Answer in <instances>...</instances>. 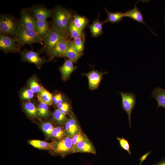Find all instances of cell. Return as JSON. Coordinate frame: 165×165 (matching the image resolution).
<instances>
[{
    "instance_id": "cell-1",
    "label": "cell",
    "mask_w": 165,
    "mask_h": 165,
    "mask_svg": "<svg viewBox=\"0 0 165 165\" xmlns=\"http://www.w3.org/2000/svg\"><path fill=\"white\" fill-rule=\"evenodd\" d=\"M15 36L19 47L36 43L43 44V39L35 30L26 28L20 22Z\"/></svg>"
},
{
    "instance_id": "cell-2",
    "label": "cell",
    "mask_w": 165,
    "mask_h": 165,
    "mask_svg": "<svg viewBox=\"0 0 165 165\" xmlns=\"http://www.w3.org/2000/svg\"><path fill=\"white\" fill-rule=\"evenodd\" d=\"M64 38H68L53 25L48 33L43 39L44 46L42 48V51L50 56L57 43Z\"/></svg>"
},
{
    "instance_id": "cell-3",
    "label": "cell",
    "mask_w": 165,
    "mask_h": 165,
    "mask_svg": "<svg viewBox=\"0 0 165 165\" xmlns=\"http://www.w3.org/2000/svg\"><path fill=\"white\" fill-rule=\"evenodd\" d=\"M19 23L12 16L7 15L0 16V30L2 34L15 35Z\"/></svg>"
},
{
    "instance_id": "cell-4",
    "label": "cell",
    "mask_w": 165,
    "mask_h": 165,
    "mask_svg": "<svg viewBox=\"0 0 165 165\" xmlns=\"http://www.w3.org/2000/svg\"><path fill=\"white\" fill-rule=\"evenodd\" d=\"M119 93L122 98V107L128 116L130 127L131 128V114L137 102L136 95L130 92H119Z\"/></svg>"
},
{
    "instance_id": "cell-5",
    "label": "cell",
    "mask_w": 165,
    "mask_h": 165,
    "mask_svg": "<svg viewBox=\"0 0 165 165\" xmlns=\"http://www.w3.org/2000/svg\"><path fill=\"white\" fill-rule=\"evenodd\" d=\"M72 137L67 135L58 141H55L53 151L59 155H64L73 153Z\"/></svg>"
},
{
    "instance_id": "cell-6",
    "label": "cell",
    "mask_w": 165,
    "mask_h": 165,
    "mask_svg": "<svg viewBox=\"0 0 165 165\" xmlns=\"http://www.w3.org/2000/svg\"><path fill=\"white\" fill-rule=\"evenodd\" d=\"M107 72H99L97 70H93L87 73H83L87 78L89 82V87L90 90L96 89L98 87L104 74H107Z\"/></svg>"
},
{
    "instance_id": "cell-7",
    "label": "cell",
    "mask_w": 165,
    "mask_h": 165,
    "mask_svg": "<svg viewBox=\"0 0 165 165\" xmlns=\"http://www.w3.org/2000/svg\"><path fill=\"white\" fill-rule=\"evenodd\" d=\"M15 39L6 35L1 34L0 49L5 52H16L18 51Z\"/></svg>"
},
{
    "instance_id": "cell-8",
    "label": "cell",
    "mask_w": 165,
    "mask_h": 165,
    "mask_svg": "<svg viewBox=\"0 0 165 165\" xmlns=\"http://www.w3.org/2000/svg\"><path fill=\"white\" fill-rule=\"evenodd\" d=\"M33 17L37 20L45 21L53 16L54 11L41 6H35L30 9Z\"/></svg>"
},
{
    "instance_id": "cell-9",
    "label": "cell",
    "mask_w": 165,
    "mask_h": 165,
    "mask_svg": "<svg viewBox=\"0 0 165 165\" xmlns=\"http://www.w3.org/2000/svg\"><path fill=\"white\" fill-rule=\"evenodd\" d=\"M23 61L32 63L38 68H40L45 61V60L39 56L38 53L33 51L24 50L21 53Z\"/></svg>"
},
{
    "instance_id": "cell-10",
    "label": "cell",
    "mask_w": 165,
    "mask_h": 165,
    "mask_svg": "<svg viewBox=\"0 0 165 165\" xmlns=\"http://www.w3.org/2000/svg\"><path fill=\"white\" fill-rule=\"evenodd\" d=\"M79 152L96 153L94 147L87 138L77 143L74 148L73 153Z\"/></svg>"
},
{
    "instance_id": "cell-11",
    "label": "cell",
    "mask_w": 165,
    "mask_h": 165,
    "mask_svg": "<svg viewBox=\"0 0 165 165\" xmlns=\"http://www.w3.org/2000/svg\"><path fill=\"white\" fill-rule=\"evenodd\" d=\"M82 55L76 51L72 40H68L66 49L61 57H67L73 63H76Z\"/></svg>"
},
{
    "instance_id": "cell-12",
    "label": "cell",
    "mask_w": 165,
    "mask_h": 165,
    "mask_svg": "<svg viewBox=\"0 0 165 165\" xmlns=\"http://www.w3.org/2000/svg\"><path fill=\"white\" fill-rule=\"evenodd\" d=\"M36 20L27 11H22L20 23L26 28L35 30Z\"/></svg>"
},
{
    "instance_id": "cell-13",
    "label": "cell",
    "mask_w": 165,
    "mask_h": 165,
    "mask_svg": "<svg viewBox=\"0 0 165 165\" xmlns=\"http://www.w3.org/2000/svg\"><path fill=\"white\" fill-rule=\"evenodd\" d=\"M136 5V4H135L134 7L133 9L127 10L125 13H124L125 17H129L139 23L145 25L153 33L156 35L146 24L144 20L142 13Z\"/></svg>"
},
{
    "instance_id": "cell-14",
    "label": "cell",
    "mask_w": 165,
    "mask_h": 165,
    "mask_svg": "<svg viewBox=\"0 0 165 165\" xmlns=\"http://www.w3.org/2000/svg\"><path fill=\"white\" fill-rule=\"evenodd\" d=\"M60 15V18L66 31L69 34L68 28L70 23L72 20L73 15L69 11L61 6L56 8Z\"/></svg>"
},
{
    "instance_id": "cell-15",
    "label": "cell",
    "mask_w": 165,
    "mask_h": 165,
    "mask_svg": "<svg viewBox=\"0 0 165 165\" xmlns=\"http://www.w3.org/2000/svg\"><path fill=\"white\" fill-rule=\"evenodd\" d=\"M65 130L67 135L73 136L80 131V127L75 117L72 116L65 125Z\"/></svg>"
},
{
    "instance_id": "cell-16",
    "label": "cell",
    "mask_w": 165,
    "mask_h": 165,
    "mask_svg": "<svg viewBox=\"0 0 165 165\" xmlns=\"http://www.w3.org/2000/svg\"><path fill=\"white\" fill-rule=\"evenodd\" d=\"M151 97L154 98L157 102L158 110L159 107L165 109V89L157 87L154 89L151 93Z\"/></svg>"
},
{
    "instance_id": "cell-17",
    "label": "cell",
    "mask_w": 165,
    "mask_h": 165,
    "mask_svg": "<svg viewBox=\"0 0 165 165\" xmlns=\"http://www.w3.org/2000/svg\"><path fill=\"white\" fill-rule=\"evenodd\" d=\"M77 68L76 66L74 65L73 62L71 61L68 59H66L60 68L62 79L64 81L67 80Z\"/></svg>"
},
{
    "instance_id": "cell-18",
    "label": "cell",
    "mask_w": 165,
    "mask_h": 165,
    "mask_svg": "<svg viewBox=\"0 0 165 165\" xmlns=\"http://www.w3.org/2000/svg\"><path fill=\"white\" fill-rule=\"evenodd\" d=\"M68 42L67 38H63L58 42L50 55V60L56 57H61L66 49Z\"/></svg>"
},
{
    "instance_id": "cell-19",
    "label": "cell",
    "mask_w": 165,
    "mask_h": 165,
    "mask_svg": "<svg viewBox=\"0 0 165 165\" xmlns=\"http://www.w3.org/2000/svg\"><path fill=\"white\" fill-rule=\"evenodd\" d=\"M104 23V21L101 22L99 20L98 15L97 18L93 21L92 24L89 25L90 31L93 37H97L102 34L103 26Z\"/></svg>"
},
{
    "instance_id": "cell-20",
    "label": "cell",
    "mask_w": 165,
    "mask_h": 165,
    "mask_svg": "<svg viewBox=\"0 0 165 165\" xmlns=\"http://www.w3.org/2000/svg\"><path fill=\"white\" fill-rule=\"evenodd\" d=\"M30 145L39 149L53 151L55 141L49 142L40 140H33L29 141Z\"/></svg>"
},
{
    "instance_id": "cell-21",
    "label": "cell",
    "mask_w": 165,
    "mask_h": 165,
    "mask_svg": "<svg viewBox=\"0 0 165 165\" xmlns=\"http://www.w3.org/2000/svg\"><path fill=\"white\" fill-rule=\"evenodd\" d=\"M49 25L46 20L36 21L35 31L43 39L50 31Z\"/></svg>"
},
{
    "instance_id": "cell-22",
    "label": "cell",
    "mask_w": 165,
    "mask_h": 165,
    "mask_svg": "<svg viewBox=\"0 0 165 165\" xmlns=\"http://www.w3.org/2000/svg\"><path fill=\"white\" fill-rule=\"evenodd\" d=\"M72 21L78 28L82 31L89 22V20L86 17L76 13L73 15Z\"/></svg>"
},
{
    "instance_id": "cell-23",
    "label": "cell",
    "mask_w": 165,
    "mask_h": 165,
    "mask_svg": "<svg viewBox=\"0 0 165 165\" xmlns=\"http://www.w3.org/2000/svg\"><path fill=\"white\" fill-rule=\"evenodd\" d=\"M37 97L38 101L40 103L50 105L53 104L52 94L43 87L38 93Z\"/></svg>"
},
{
    "instance_id": "cell-24",
    "label": "cell",
    "mask_w": 165,
    "mask_h": 165,
    "mask_svg": "<svg viewBox=\"0 0 165 165\" xmlns=\"http://www.w3.org/2000/svg\"><path fill=\"white\" fill-rule=\"evenodd\" d=\"M105 9L107 14V18L104 21L105 23L109 22L112 24L116 23L122 20L124 17V13L120 12H111L105 8Z\"/></svg>"
},
{
    "instance_id": "cell-25",
    "label": "cell",
    "mask_w": 165,
    "mask_h": 165,
    "mask_svg": "<svg viewBox=\"0 0 165 165\" xmlns=\"http://www.w3.org/2000/svg\"><path fill=\"white\" fill-rule=\"evenodd\" d=\"M53 25L58 28L63 35L68 38V33L65 31L61 21L59 13L56 8L53 16Z\"/></svg>"
},
{
    "instance_id": "cell-26",
    "label": "cell",
    "mask_w": 165,
    "mask_h": 165,
    "mask_svg": "<svg viewBox=\"0 0 165 165\" xmlns=\"http://www.w3.org/2000/svg\"><path fill=\"white\" fill-rule=\"evenodd\" d=\"M53 116V119L61 126L65 125L68 120L66 115L58 109L54 111Z\"/></svg>"
},
{
    "instance_id": "cell-27",
    "label": "cell",
    "mask_w": 165,
    "mask_h": 165,
    "mask_svg": "<svg viewBox=\"0 0 165 165\" xmlns=\"http://www.w3.org/2000/svg\"><path fill=\"white\" fill-rule=\"evenodd\" d=\"M85 36H81L73 39V43L76 51L81 55L83 52L84 48Z\"/></svg>"
},
{
    "instance_id": "cell-28",
    "label": "cell",
    "mask_w": 165,
    "mask_h": 165,
    "mask_svg": "<svg viewBox=\"0 0 165 165\" xmlns=\"http://www.w3.org/2000/svg\"><path fill=\"white\" fill-rule=\"evenodd\" d=\"M68 30L73 39L80 37L85 36L84 32L78 28L74 24L72 21L68 26Z\"/></svg>"
},
{
    "instance_id": "cell-29",
    "label": "cell",
    "mask_w": 165,
    "mask_h": 165,
    "mask_svg": "<svg viewBox=\"0 0 165 165\" xmlns=\"http://www.w3.org/2000/svg\"><path fill=\"white\" fill-rule=\"evenodd\" d=\"M48 105L40 103L37 108V115L40 118H46L48 117L50 115Z\"/></svg>"
},
{
    "instance_id": "cell-30",
    "label": "cell",
    "mask_w": 165,
    "mask_h": 165,
    "mask_svg": "<svg viewBox=\"0 0 165 165\" xmlns=\"http://www.w3.org/2000/svg\"><path fill=\"white\" fill-rule=\"evenodd\" d=\"M24 108L26 113L30 117L34 118L37 115V108L32 103L28 102L24 105Z\"/></svg>"
},
{
    "instance_id": "cell-31",
    "label": "cell",
    "mask_w": 165,
    "mask_h": 165,
    "mask_svg": "<svg viewBox=\"0 0 165 165\" xmlns=\"http://www.w3.org/2000/svg\"><path fill=\"white\" fill-rule=\"evenodd\" d=\"M67 133L65 130L60 127H53L52 136L54 138L61 140L65 137Z\"/></svg>"
},
{
    "instance_id": "cell-32",
    "label": "cell",
    "mask_w": 165,
    "mask_h": 165,
    "mask_svg": "<svg viewBox=\"0 0 165 165\" xmlns=\"http://www.w3.org/2000/svg\"><path fill=\"white\" fill-rule=\"evenodd\" d=\"M28 85L30 89L34 93H38L42 89L39 84L35 77L31 78L28 82Z\"/></svg>"
},
{
    "instance_id": "cell-33",
    "label": "cell",
    "mask_w": 165,
    "mask_h": 165,
    "mask_svg": "<svg viewBox=\"0 0 165 165\" xmlns=\"http://www.w3.org/2000/svg\"><path fill=\"white\" fill-rule=\"evenodd\" d=\"M87 138V137L85 134L81 131L72 137V145L73 153V149L76 144L78 142Z\"/></svg>"
},
{
    "instance_id": "cell-34",
    "label": "cell",
    "mask_w": 165,
    "mask_h": 165,
    "mask_svg": "<svg viewBox=\"0 0 165 165\" xmlns=\"http://www.w3.org/2000/svg\"><path fill=\"white\" fill-rule=\"evenodd\" d=\"M117 139L119 141V145L123 149L127 152L129 155H131L130 150V145L128 141L123 137L122 138L117 137Z\"/></svg>"
},
{
    "instance_id": "cell-35",
    "label": "cell",
    "mask_w": 165,
    "mask_h": 165,
    "mask_svg": "<svg viewBox=\"0 0 165 165\" xmlns=\"http://www.w3.org/2000/svg\"><path fill=\"white\" fill-rule=\"evenodd\" d=\"M42 131L48 137L52 136V132L53 128L52 124L49 122L42 123L41 126Z\"/></svg>"
},
{
    "instance_id": "cell-36",
    "label": "cell",
    "mask_w": 165,
    "mask_h": 165,
    "mask_svg": "<svg viewBox=\"0 0 165 165\" xmlns=\"http://www.w3.org/2000/svg\"><path fill=\"white\" fill-rule=\"evenodd\" d=\"M58 109L63 113L66 114H70V105L67 102H64L57 105Z\"/></svg>"
},
{
    "instance_id": "cell-37",
    "label": "cell",
    "mask_w": 165,
    "mask_h": 165,
    "mask_svg": "<svg viewBox=\"0 0 165 165\" xmlns=\"http://www.w3.org/2000/svg\"><path fill=\"white\" fill-rule=\"evenodd\" d=\"M34 97V93L30 89H26L21 93V97L23 100H29Z\"/></svg>"
},
{
    "instance_id": "cell-38",
    "label": "cell",
    "mask_w": 165,
    "mask_h": 165,
    "mask_svg": "<svg viewBox=\"0 0 165 165\" xmlns=\"http://www.w3.org/2000/svg\"><path fill=\"white\" fill-rule=\"evenodd\" d=\"M63 96L60 94H57L53 96L52 101L53 103L57 105L64 102Z\"/></svg>"
},
{
    "instance_id": "cell-39",
    "label": "cell",
    "mask_w": 165,
    "mask_h": 165,
    "mask_svg": "<svg viewBox=\"0 0 165 165\" xmlns=\"http://www.w3.org/2000/svg\"><path fill=\"white\" fill-rule=\"evenodd\" d=\"M151 152L150 151L148 152L147 153L143 155L140 159L139 160L140 163L139 165H141L142 162L144 161L147 157V156L150 154Z\"/></svg>"
},
{
    "instance_id": "cell-40",
    "label": "cell",
    "mask_w": 165,
    "mask_h": 165,
    "mask_svg": "<svg viewBox=\"0 0 165 165\" xmlns=\"http://www.w3.org/2000/svg\"><path fill=\"white\" fill-rule=\"evenodd\" d=\"M153 165H165V158H164L160 162L156 163Z\"/></svg>"
},
{
    "instance_id": "cell-41",
    "label": "cell",
    "mask_w": 165,
    "mask_h": 165,
    "mask_svg": "<svg viewBox=\"0 0 165 165\" xmlns=\"http://www.w3.org/2000/svg\"><path fill=\"white\" fill-rule=\"evenodd\" d=\"M164 23H165V22H164Z\"/></svg>"
}]
</instances>
